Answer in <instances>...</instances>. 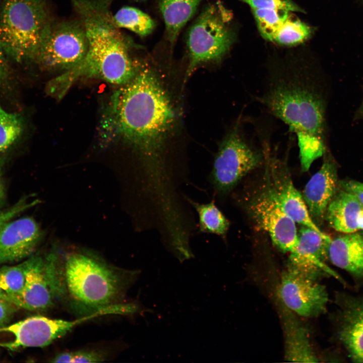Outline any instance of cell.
Wrapping results in <instances>:
<instances>
[{"label":"cell","instance_id":"obj_2","mask_svg":"<svg viewBox=\"0 0 363 363\" xmlns=\"http://www.w3.org/2000/svg\"><path fill=\"white\" fill-rule=\"evenodd\" d=\"M255 100L287 126L297 138L301 169L306 172L327 149L328 92L324 77L307 65L270 68Z\"/></svg>","mask_w":363,"mask_h":363},{"label":"cell","instance_id":"obj_11","mask_svg":"<svg viewBox=\"0 0 363 363\" xmlns=\"http://www.w3.org/2000/svg\"><path fill=\"white\" fill-rule=\"evenodd\" d=\"M317 277L288 267L282 275L279 295L283 305L304 317H315L326 310L328 296Z\"/></svg>","mask_w":363,"mask_h":363},{"label":"cell","instance_id":"obj_19","mask_svg":"<svg viewBox=\"0 0 363 363\" xmlns=\"http://www.w3.org/2000/svg\"><path fill=\"white\" fill-rule=\"evenodd\" d=\"M285 333V356L291 361H318L311 346L307 330L286 308L282 312Z\"/></svg>","mask_w":363,"mask_h":363},{"label":"cell","instance_id":"obj_16","mask_svg":"<svg viewBox=\"0 0 363 363\" xmlns=\"http://www.w3.org/2000/svg\"><path fill=\"white\" fill-rule=\"evenodd\" d=\"M342 302L338 339L352 361L363 362V296H347Z\"/></svg>","mask_w":363,"mask_h":363},{"label":"cell","instance_id":"obj_26","mask_svg":"<svg viewBox=\"0 0 363 363\" xmlns=\"http://www.w3.org/2000/svg\"><path fill=\"white\" fill-rule=\"evenodd\" d=\"M312 33L309 25L289 14L277 30L272 41L282 45H295L308 39Z\"/></svg>","mask_w":363,"mask_h":363},{"label":"cell","instance_id":"obj_15","mask_svg":"<svg viewBox=\"0 0 363 363\" xmlns=\"http://www.w3.org/2000/svg\"><path fill=\"white\" fill-rule=\"evenodd\" d=\"M321 167L309 179L302 195L310 215L319 227L325 219L328 205L338 187L337 167L330 157H325Z\"/></svg>","mask_w":363,"mask_h":363},{"label":"cell","instance_id":"obj_38","mask_svg":"<svg viewBox=\"0 0 363 363\" xmlns=\"http://www.w3.org/2000/svg\"><path fill=\"white\" fill-rule=\"evenodd\" d=\"M194 257V256H193L192 258H193ZM192 258H191V259H192ZM190 259H189V260H190ZM184 261H183V262H179H179H180V263H183V262H184Z\"/></svg>","mask_w":363,"mask_h":363},{"label":"cell","instance_id":"obj_27","mask_svg":"<svg viewBox=\"0 0 363 363\" xmlns=\"http://www.w3.org/2000/svg\"><path fill=\"white\" fill-rule=\"evenodd\" d=\"M253 12L261 35L270 41H272L277 30L290 14L285 11L269 9H255Z\"/></svg>","mask_w":363,"mask_h":363},{"label":"cell","instance_id":"obj_20","mask_svg":"<svg viewBox=\"0 0 363 363\" xmlns=\"http://www.w3.org/2000/svg\"><path fill=\"white\" fill-rule=\"evenodd\" d=\"M202 0H159L168 40L173 46L181 29L192 18Z\"/></svg>","mask_w":363,"mask_h":363},{"label":"cell","instance_id":"obj_6","mask_svg":"<svg viewBox=\"0 0 363 363\" xmlns=\"http://www.w3.org/2000/svg\"><path fill=\"white\" fill-rule=\"evenodd\" d=\"M242 121L239 117L222 140L209 174L210 183L220 197L227 195L265 160V139L260 149L245 132Z\"/></svg>","mask_w":363,"mask_h":363},{"label":"cell","instance_id":"obj_14","mask_svg":"<svg viewBox=\"0 0 363 363\" xmlns=\"http://www.w3.org/2000/svg\"><path fill=\"white\" fill-rule=\"evenodd\" d=\"M267 153L271 184L285 212L295 223L323 232L312 220L302 195L294 186L286 166L275 158H270L269 151Z\"/></svg>","mask_w":363,"mask_h":363},{"label":"cell","instance_id":"obj_3","mask_svg":"<svg viewBox=\"0 0 363 363\" xmlns=\"http://www.w3.org/2000/svg\"><path fill=\"white\" fill-rule=\"evenodd\" d=\"M105 4L86 1L76 3L86 32L88 50L79 64L47 84L49 93L59 100L81 78H96L122 86L138 70L140 64L131 57L127 42Z\"/></svg>","mask_w":363,"mask_h":363},{"label":"cell","instance_id":"obj_36","mask_svg":"<svg viewBox=\"0 0 363 363\" xmlns=\"http://www.w3.org/2000/svg\"><path fill=\"white\" fill-rule=\"evenodd\" d=\"M358 229L363 230V209L361 210L357 219Z\"/></svg>","mask_w":363,"mask_h":363},{"label":"cell","instance_id":"obj_4","mask_svg":"<svg viewBox=\"0 0 363 363\" xmlns=\"http://www.w3.org/2000/svg\"><path fill=\"white\" fill-rule=\"evenodd\" d=\"M60 270L65 294L75 304L94 310L115 305L140 273L134 271L122 277L99 259L83 252L67 255Z\"/></svg>","mask_w":363,"mask_h":363},{"label":"cell","instance_id":"obj_35","mask_svg":"<svg viewBox=\"0 0 363 363\" xmlns=\"http://www.w3.org/2000/svg\"><path fill=\"white\" fill-rule=\"evenodd\" d=\"M5 199V190L4 185L0 179V206H1Z\"/></svg>","mask_w":363,"mask_h":363},{"label":"cell","instance_id":"obj_12","mask_svg":"<svg viewBox=\"0 0 363 363\" xmlns=\"http://www.w3.org/2000/svg\"><path fill=\"white\" fill-rule=\"evenodd\" d=\"M297 239L295 250L290 253L288 267L317 277L326 273L342 282L339 275L325 263L331 239L327 234L302 225L297 232Z\"/></svg>","mask_w":363,"mask_h":363},{"label":"cell","instance_id":"obj_33","mask_svg":"<svg viewBox=\"0 0 363 363\" xmlns=\"http://www.w3.org/2000/svg\"><path fill=\"white\" fill-rule=\"evenodd\" d=\"M6 56L7 55L0 48V87L5 82L9 75V68Z\"/></svg>","mask_w":363,"mask_h":363},{"label":"cell","instance_id":"obj_23","mask_svg":"<svg viewBox=\"0 0 363 363\" xmlns=\"http://www.w3.org/2000/svg\"><path fill=\"white\" fill-rule=\"evenodd\" d=\"M25 121L20 113L9 112L0 105V155L8 153L21 139Z\"/></svg>","mask_w":363,"mask_h":363},{"label":"cell","instance_id":"obj_31","mask_svg":"<svg viewBox=\"0 0 363 363\" xmlns=\"http://www.w3.org/2000/svg\"><path fill=\"white\" fill-rule=\"evenodd\" d=\"M338 186L355 196L363 207V183L354 180H342L338 182Z\"/></svg>","mask_w":363,"mask_h":363},{"label":"cell","instance_id":"obj_24","mask_svg":"<svg viewBox=\"0 0 363 363\" xmlns=\"http://www.w3.org/2000/svg\"><path fill=\"white\" fill-rule=\"evenodd\" d=\"M112 20L117 28L127 29L140 36L150 34L155 26L154 21L148 15L130 6L120 9L112 16Z\"/></svg>","mask_w":363,"mask_h":363},{"label":"cell","instance_id":"obj_32","mask_svg":"<svg viewBox=\"0 0 363 363\" xmlns=\"http://www.w3.org/2000/svg\"><path fill=\"white\" fill-rule=\"evenodd\" d=\"M17 309L11 303L0 301V327L10 323Z\"/></svg>","mask_w":363,"mask_h":363},{"label":"cell","instance_id":"obj_25","mask_svg":"<svg viewBox=\"0 0 363 363\" xmlns=\"http://www.w3.org/2000/svg\"><path fill=\"white\" fill-rule=\"evenodd\" d=\"M25 262L0 268V287L21 308V296L25 282Z\"/></svg>","mask_w":363,"mask_h":363},{"label":"cell","instance_id":"obj_37","mask_svg":"<svg viewBox=\"0 0 363 363\" xmlns=\"http://www.w3.org/2000/svg\"><path fill=\"white\" fill-rule=\"evenodd\" d=\"M359 115L363 118V101L359 109Z\"/></svg>","mask_w":363,"mask_h":363},{"label":"cell","instance_id":"obj_17","mask_svg":"<svg viewBox=\"0 0 363 363\" xmlns=\"http://www.w3.org/2000/svg\"><path fill=\"white\" fill-rule=\"evenodd\" d=\"M327 258L336 267L356 278H363V233H345L331 239Z\"/></svg>","mask_w":363,"mask_h":363},{"label":"cell","instance_id":"obj_7","mask_svg":"<svg viewBox=\"0 0 363 363\" xmlns=\"http://www.w3.org/2000/svg\"><path fill=\"white\" fill-rule=\"evenodd\" d=\"M229 20V13L218 2L209 5L200 14L187 35V77L201 64L219 61L225 55L234 40Z\"/></svg>","mask_w":363,"mask_h":363},{"label":"cell","instance_id":"obj_28","mask_svg":"<svg viewBox=\"0 0 363 363\" xmlns=\"http://www.w3.org/2000/svg\"><path fill=\"white\" fill-rule=\"evenodd\" d=\"M105 354L94 350H80L61 352L51 360L52 362H100L105 360Z\"/></svg>","mask_w":363,"mask_h":363},{"label":"cell","instance_id":"obj_29","mask_svg":"<svg viewBox=\"0 0 363 363\" xmlns=\"http://www.w3.org/2000/svg\"><path fill=\"white\" fill-rule=\"evenodd\" d=\"M249 5L253 10L269 9L289 12H304L303 10L291 0H239Z\"/></svg>","mask_w":363,"mask_h":363},{"label":"cell","instance_id":"obj_1","mask_svg":"<svg viewBox=\"0 0 363 363\" xmlns=\"http://www.w3.org/2000/svg\"><path fill=\"white\" fill-rule=\"evenodd\" d=\"M175 117L157 76L140 64L133 78L112 94L101 115V138L127 145L139 156L141 194L153 204L175 198L186 181L187 174L168 162L165 150Z\"/></svg>","mask_w":363,"mask_h":363},{"label":"cell","instance_id":"obj_30","mask_svg":"<svg viewBox=\"0 0 363 363\" xmlns=\"http://www.w3.org/2000/svg\"><path fill=\"white\" fill-rule=\"evenodd\" d=\"M39 201L31 200L27 197L20 199L12 206L0 210V229L7 222L17 217L21 213L36 205Z\"/></svg>","mask_w":363,"mask_h":363},{"label":"cell","instance_id":"obj_18","mask_svg":"<svg viewBox=\"0 0 363 363\" xmlns=\"http://www.w3.org/2000/svg\"><path fill=\"white\" fill-rule=\"evenodd\" d=\"M363 207L351 194L339 186L327 209L325 219L335 230L343 233L358 230L357 219Z\"/></svg>","mask_w":363,"mask_h":363},{"label":"cell","instance_id":"obj_13","mask_svg":"<svg viewBox=\"0 0 363 363\" xmlns=\"http://www.w3.org/2000/svg\"><path fill=\"white\" fill-rule=\"evenodd\" d=\"M42 237L39 226L32 217H23L9 221L0 229V265L29 257Z\"/></svg>","mask_w":363,"mask_h":363},{"label":"cell","instance_id":"obj_10","mask_svg":"<svg viewBox=\"0 0 363 363\" xmlns=\"http://www.w3.org/2000/svg\"><path fill=\"white\" fill-rule=\"evenodd\" d=\"M25 262V282L21 308L41 311L51 308L64 294L56 255L52 252L45 258L33 256Z\"/></svg>","mask_w":363,"mask_h":363},{"label":"cell","instance_id":"obj_22","mask_svg":"<svg viewBox=\"0 0 363 363\" xmlns=\"http://www.w3.org/2000/svg\"><path fill=\"white\" fill-rule=\"evenodd\" d=\"M185 198L198 215L200 232L222 237L225 236L229 227V221L217 207L214 200L208 203L200 204L187 195Z\"/></svg>","mask_w":363,"mask_h":363},{"label":"cell","instance_id":"obj_9","mask_svg":"<svg viewBox=\"0 0 363 363\" xmlns=\"http://www.w3.org/2000/svg\"><path fill=\"white\" fill-rule=\"evenodd\" d=\"M249 204L252 218L269 235L273 244L285 253L294 251L297 244L295 222L285 212L275 193L269 176Z\"/></svg>","mask_w":363,"mask_h":363},{"label":"cell","instance_id":"obj_34","mask_svg":"<svg viewBox=\"0 0 363 363\" xmlns=\"http://www.w3.org/2000/svg\"><path fill=\"white\" fill-rule=\"evenodd\" d=\"M0 301L8 302L14 305L11 298L0 287Z\"/></svg>","mask_w":363,"mask_h":363},{"label":"cell","instance_id":"obj_21","mask_svg":"<svg viewBox=\"0 0 363 363\" xmlns=\"http://www.w3.org/2000/svg\"><path fill=\"white\" fill-rule=\"evenodd\" d=\"M37 346L34 316L0 327V347L16 350Z\"/></svg>","mask_w":363,"mask_h":363},{"label":"cell","instance_id":"obj_8","mask_svg":"<svg viewBox=\"0 0 363 363\" xmlns=\"http://www.w3.org/2000/svg\"><path fill=\"white\" fill-rule=\"evenodd\" d=\"M87 50L83 25L74 22L51 24L33 60L45 69L66 71L79 64Z\"/></svg>","mask_w":363,"mask_h":363},{"label":"cell","instance_id":"obj_5","mask_svg":"<svg viewBox=\"0 0 363 363\" xmlns=\"http://www.w3.org/2000/svg\"><path fill=\"white\" fill-rule=\"evenodd\" d=\"M50 25L44 0L0 2V48L17 62L33 60Z\"/></svg>","mask_w":363,"mask_h":363}]
</instances>
